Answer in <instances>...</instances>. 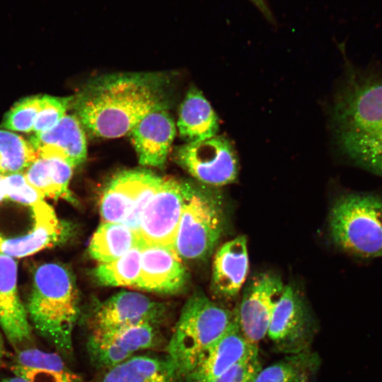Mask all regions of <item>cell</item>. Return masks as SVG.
I'll return each instance as SVG.
<instances>
[{
    "instance_id": "4fadbf2b",
    "label": "cell",
    "mask_w": 382,
    "mask_h": 382,
    "mask_svg": "<svg viewBox=\"0 0 382 382\" xmlns=\"http://www.w3.org/2000/svg\"><path fill=\"white\" fill-rule=\"evenodd\" d=\"M161 344L157 325L140 323L103 334H89L86 349L96 367L108 370L133 356Z\"/></svg>"
},
{
    "instance_id": "3957f363",
    "label": "cell",
    "mask_w": 382,
    "mask_h": 382,
    "mask_svg": "<svg viewBox=\"0 0 382 382\" xmlns=\"http://www.w3.org/2000/svg\"><path fill=\"white\" fill-rule=\"evenodd\" d=\"M26 310L35 329L58 352L70 356L79 307L78 292L69 270L55 262L37 267Z\"/></svg>"
},
{
    "instance_id": "4316f807",
    "label": "cell",
    "mask_w": 382,
    "mask_h": 382,
    "mask_svg": "<svg viewBox=\"0 0 382 382\" xmlns=\"http://www.w3.org/2000/svg\"><path fill=\"white\" fill-rule=\"evenodd\" d=\"M34 147L23 137L0 128V174L23 173L37 158Z\"/></svg>"
},
{
    "instance_id": "44dd1931",
    "label": "cell",
    "mask_w": 382,
    "mask_h": 382,
    "mask_svg": "<svg viewBox=\"0 0 382 382\" xmlns=\"http://www.w3.org/2000/svg\"><path fill=\"white\" fill-rule=\"evenodd\" d=\"M11 370L15 376L27 382H83L58 354L36 348L18 352Z\"/></svg>"
},
{
    "instance_id": "4dcf8cb0",
    "label": "cell",
    "mask_w": 382,
    "mask_h": 382,
    "mask_svg": "<svg viewBox=\"0 0 382 382\" xmlns=\"http://www.w3.org/2000/svg\"><path fill=\"white\" fill-rule=\"evenodd\" d=\"M5 197L16 202L34 207L45 197L25 179L23 173L3 176Z\"/></svg>"
},
{
    "instance_id": "8fae6325",
    "label": "cell",
    "mask_w": 382,
    "mask_h": 382,
    "mask_svg": "<svg viewBox=\"0 0 382 382\" xmlns=\"http://www.w3.org/2000/svg\"><path fill=\"white\" fill-rule=\"evenodd\" d=\"M163 304L137 292L122 291L99 304L88 319L90 334L151 323L158 325L166 314Z\"/></svg>"
},
{
    "instance_id": "83f0119b",
    "label": "cell",
    "mask_w": 382,
    "mask_h": 382,
    "mask_svg": "<svg viewBox=\"0 0 382 382\" xmlns=\"http://www.w3.org/2000/svg\"><path fill=\"white\" fill-rule=\"evenodd\" d=\"M142 246H136L118 259L100 263L95 269L98 282L105 286L135 288L141 270Z\"/></svg>"
},
{
    "instance_id": "277c9868",
    "label": "cell",
    "mask_w": 382,
    "mask_h": 382,
    "mask_svg": "<svg viewBox=\"0 0 382 382\" xmlns=\"http://www.w3.org/2000/svg\"><path fill=\"white\" fill-rule=\"evenodd\" d=\"M234 312L211 301L200 291L183 306L167 345L168 358L181 377H186L203 355L225 334Z\"/></svg>"
},
{
    "instance_id": "e575fe53",
    "label": "cell",
    "mask_w": 382,
    "mask_h": 382,
    "mask_svg": "<svg viewBox=\"0 0 382 382\" xmlns=\"http://www.w3.org/2000/svg\"><path fill=\"white\" fill-rule=\"evenodd\" d=\"M5 354L4 340L1 335H0V364Z\"/></svg>"
},
{
    "instance_id": "d4e9b609",
    "label": "cell",
    "mask_w": 382,
    "mask_h": 382,
    "mask_svg": "<svg viewBox=\"0 0 382 382\" xmlns=\"http://www.w3.org/2000/svg\"><path fill=\"white\" fill-rule=\"evenodd\" d=\"M138 245L142 243L137 232L122 223L103 222L91 239L88 253L99 264L108 263Z\"/></svg>"
},
{
    "instance_id": "d6a6232c",
    "label": "cell",
    "mask_w": 382,
    "mask_h": 382,
    "mask_svg": "<svg viewBox=\"0 0 382 382\" xmlns=\"http://www.w3.org/2000/svg\"><path fill=\"white\" fill-rule=\"evenodd\" d=\"M249 1L262 15V16L270 23H275V18L272 13L267 0H248Z\"/></svg>"
},
{
    "instance_id": "f1b7e54d",
    "label": "cell",
    "mask_w": 382,
    "mask_h": 382,
    "mask_svg": "<svg viewBox=\"0 0 382 382\" xmlns=\"http://www.w3.org/2000/svg\"><path fill=\"white\" fill-rule=\"evenodd\" d=\"M42 95L25 97L16 102L6 113L0 127L14 132L33 131Z\"/></svg>"
},
{
    "instance_id": "7402d4cb",
    "label": "cell",
    "mask_w": 382,
    "mask_h": 382,
    "mask_svg": "<svg viewBox=\"0 0 382 382\" xmlns=\"http://www.w3.org/2000/svg\"><path fill=\"white\" fill-rule=\"evenodd\" d=\"M177 127L180 136L187 143L197 142L216 135L218 117L202 93L191 87L180 110Z\"/></svg>"
},
{
    "instance_id": "ac0fdd59",
    "label": "cell",
    "mask_w": 382,
    "mask_h": 382,
    "mask_svg": "<svg viewBox=\"0 0 382 382\" xmlns=\"http://www.w3.org/2000/svg\"><path fill=\"white\" fill-rule=\"evenodd\" d=\"M29 141L38 157L60 158L73 168L86 158L84 128L74 114H66L47 131L33 134Z\"/></svg>"
},
{
    "instance_id": "836d02e7",
    "label": "cell",
    "mask_w": 382,
    "mask_h": 382,
    "mask_svg": "<svg viewBox=\"0 0 382 382\" xmlns=\"http://www.w3.org/2000/svg\"><path fill=\"white\" fill-rule=\"evenodd\" d=\"M0 382H27L25 380L17 377H7V378H3L0 379Z\"/></svg>"
},
{
    "instance_id": "8992f818",
    "label": "cell",
    "mask_w": 382,
    "mask_h": 382,
    "mask_svg": "<svg viewBox=\"0 0 382 382\" xmlns=\"http://www.w3.org/2000/svg\"><path fill=\"white\" fill-rule=\"evenodd\" d=\"M212 187L191 184L173 243V250L182 260L207 257L224 232L223 199Z\"/></svg>"
},
{
    "instance_id": "9a60e30c",
    "label": "cell",
    "mask_w": 382,
    "mask_h": 382,
    "mask_svg": "<svg viewBox=\"0 0 382 382\" xmlns=\"http://www.w3.org/2000/svg\"><path fill=\"white\" fill-rule=\"evenodd\" d=\"M168 110L158 108L149 112L129 133L142 166L162 168L166 161L176 132Z\"/></svg>"
},
{
    "instance_id": "2e32d148",
    "label": "cell",
    "mask_w": 382,
    "mask_h": 382,
    "mask_svg": "<svg viewBox=\"0 0 382 382\" xmlns=\"http://www.w3.org/2000/svg\"><path fill=\"white\" fill-rule=\"evenodd\" d=\"M15 259L0 252V327L16 347L32 339V328L17 286Z\"/></svg>"
},
{
    "instance_id": "cb8c5ba5",
    "label": "cell",
    "mask_w": 382,
    "mask_h": 382,
    "mask_svg": "<svg viewBox=\"0 0 382 382\" xmlns=\"http://www.w3.org/2000/svg\"><path fill=\"white\" fill-rule=\"evenodd\" d=\"M73 167L57 158L37 157L23 172L27 181L44 197L74 202L69 190Z\"/></svg>"
},
{
    "instance_id": "f546056e",
    "label": "cell",
    "mask_w": 382,
    "mask_h": 382,
    "mask_svg": "<svg viewBox=\"0 0 382 382\" xmlns=\"http://www.w3.org/2000/svg\"><path fill=\"white\" fill-rule=\"evenodd\" d=\"M72 96L57 97L42 95L40 108L33 128L35 134L47 131L66 115L71 108Z\"/></svg>"
},
{
    "instance_id": "52a82bcc",
    "label": "cell",
    "mask_w": 382,
    "mask_h": 382,
    "mask_svg": "<svg viewBox=\"0 0 382 382\" xmlns=\"http://www.w3.org/2000/svg\"><path fill=\"white\" fill-rule=\"evenodd\" d=\"M162 178L146 170H125L117 174L100 200L103 222L122 223L139 234L144 210Z\"/></svg>"
},
{
    "instance_id": "e0dca14e",
    "label": "cell",
    "mask_w": 382,
    "mask_h": 382,
    "mask_svg": "<svg viewBox=\"0 0 382 382\" xmlns=\"http://www.w3.org/2000/svg\"><path fill=\"white\" fill-rule=\"evenodd\" d=\"M186 280V270L173 248L161 245L142 246L141 270L135 288L172 294L180 291Z\"/></svg>"
},
{
    "instance_id": "5b68a950",
    "label": "cell",
    "mask_w": 382,
    "mask_h": 382,
    "mask_svg": "<svg viewBox=\"0 0 382 382\" xmlns=\"http://www.w3.org/2000/svg\"><path fill=\"white\" fill-rule=\"evenodd\" d=\"M333 243L361 260L382 257V195L348 192L334 201L328 216Z\"/></svg>"
},
{
    "instance_id": "6da1fadb",
    "label": "cell",
    "mask_w": 382,
    "mask_h": 382,
    "mask_svg": "<svg viewBox=\"0 0 382 382\" xmlns=\"http://www.w3.org/2000/svg\"><path fill=\"white\" fill-rule=\"evenodd\" d=\"M169 105V76L133 72L91 79L72 96L71 108L90 134L111 139L129 134L147 113Z\"/></svg>"
},
{
    "instance_id": "ba28073f",
    "label": "cell",
    "mask_w": 382,
    "mask_h": 382,
    "mask_svg": "<svg viewBox=\"0 0 382 382\" xmlns=\"http://www.w3.org/2000/svg\"><path fill=\"white\" fill-rule=\"evenodd\" d=\"M190 183L163 178L142 214L139 236L144 245H161L173 248Z\"/></svg>"
},
{
    "instance_id": "7a4b0ae2",
    "label": "cell",
    "mask_w": 382,
    "mask_h": 382,
    "mask_svg": "<svg viewBox=\"0 0 382 382\" xmlns=\"http://www.w3.org/2000/svg\"><path fill=\"white\" fill-rule=\"evenodd\" d=\"M331 120L341 155L349 164L382 178V65L347 64Z\"/></svg>"
},
{
    "instance_id": "603a6c76",
    "label": "cell",
    "mask_w": 382,
    "mask_h": 382,
    "mask_svg": "<svg viewBox=\"0 0 382 382\" xmlns=\"http://www.w3.org/2000/svg\"><path fill=\"white\" fill-rule=\"evenodd\" d=\"M179 377L168 357L139 355L106 370L100 382H177Z\"/></svg>"
},
{
    "instance_id": "30bf717a",
    "label": "cell",
    "mask_w": 382,
    "mask_h": 382,
    "mask_svg": "<svg viewBox=\"0 0 382 382\" xmlns=\"http://www.w3.org/2000/svg\"><path fill=\"white\" fill-rule=\"evenodd\" d=\"M315 331L311 316L298 294L291 286H284L267 331L275 349L287 354L310 350Z\"/></svg>"
},
{
    "instance_id": "ffe728a7",
    "label": "cell",
    "mask_w": 382,
    "mask_h": 382,
    "mask_svg": "<svg viewBox=\"0 0 382 382\" xmlns=\"http://www.w3.org/2000/svg\"><path fill=\"white\" fill-rule=\"evenodd\" d=\"M249 269L247 239L237 236L216 251L212 266V288L219 298L235 297L241 291Z\"/></svg>"
},
{
    "instance_id": "7c38bea8",
    "label": "cell",
    "mask_w": 382,
    "mask_h": 382,
    "mask_svg": "<svg viewBox=\"0 0 382 382\" xmlns=\"http://www.w3.org/2000/svg\"><path fill=\"white\" fill-rule=\"evenodd\" d=\"M284 288L280 277L271 273L258 274L245 287L234 309L240 330L249 342L257 345L267 335L272 313Z\"/></svg>"
},
{
    "instance_id": "5bb4252c",
    "label": "cell",
    "mask_w": 382,
    "mask_h": 382,
    "mask_svg": "<svg viewBox=\"0 0 382 382\" xmlns=\"http://www.w3.org/2000/svg\"><path fill=\"white\" fill-rule=\"evenodd\" d=\"M232 323L185 377L187 382H215L235 364L258 355V347L242 334L233 308Z\"/></svg>"
},
{
    "instance_id": "1f68e13d",
    "label": "cell",
    "mask_w": 382,
    "mask_h": 382,
    "mask_svg": "<svg viewBox=\"0 0 382 382\" xmlns=\"http://www.w3.org/2000/svg\"><path fill=\"white\" fill-rule=\"evenodd\" d=\"M261 369L259 357L256 355L235 364L215 382H253Z\"/></svg>"
},
{
    "instance_id": "484cf974",
    "label": "cell",
    "mask_w": 382,
    "mask_h": 382,
    "mask_svg": "<svg viewBox=\"0 0 382 382\" xmlns=\"http://www.w3.org/2000/svg\"><path fill=\"white\" fill-rule=\"evenodd\" d=\"M321 359L311 350L287 354L257 374L253 382H313Z\"/></svg>"
},
{
    "instance_id": "d6986e66",
    "label": "cell",
    "mask_w": 382,
    "mask_h": 382,
    "mask_svg": "<svg viewBox=\"0 0 382 382\" xmlns=\"http://www.w3.org/2000/svg\"><path fill=\"white\" fill-rule=\"evenodd\" d=\"M31 209L32 229L16 238L0 236V252L12 257H24L52 246L61 239L63 227L53 208L43 200Z\"/></svg>"
},
{
    "instance_id": "9c48e42d",
    "label": "cell",
    "mask_w": 382,
    "mask_h": 382,
    "mask_svg": "<svg viewBox=\"0 0 382 382\" xmlns=\"http://www.w3.org/2000/svg\"><path fill=\"white\" fill-rule=\"evenodd\" d=\"M175 156L183 168L206 185L222 186L237 178V155L231 141L224 136L186 143L177 149Z\"/></svg>"
},
{
    "instance_id": "d590c367",
    "label": "cell",
    "mask_w": 382,
    "mask_h": 382,
    "mask_svg": "<svg viewBox=\"0 0 382 382\" xmlns=\"http://www.w3.org/2000/svg\"><path fill=\"white\" fill-rule=\"evenodd\" d=\"M6 198L3 187V175L0 174V202Z\"/></svg>"
}]
</instances>
